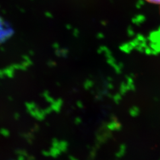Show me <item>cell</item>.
I'll use <instances>...</instances> for the list:
<instances>
[{
	"label": "cell",
	"mask_w": 160,
	"mask_h": 160,
	"mask_svg": "<svg viewBox=\"0 0 160 160\" xmlns=\"http://www.w3.org/2000/svg\"><path fill=\"white\" fill-rule=\"evenodd\" d=\"M146 1L149 2L153 3L155 4H160V0H146Z\"/></svg>",
	"instance_id": "cell-1"
}]
</instances>
